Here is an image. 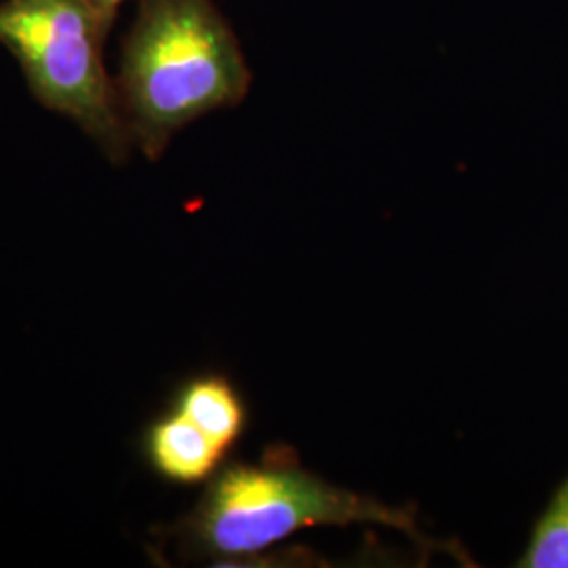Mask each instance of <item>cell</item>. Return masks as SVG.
<instances>
[{"label":"cell","instance_id":"6da1fadb","mask_svg":"<svg viewBox=\"0 0 568 568\" xmlns=\"http://www.w3.org/2000/svg\"><path fill=\"white\" fill-rule=\"evenodd\" d=\"M241 42L213 0H142L116 81L131 142L156 161L173 135L251 89Z\"/></svg>","mask_w":568,"mask_h":568},{"label":"cell","instance_id":"7a4b0ae2","mask_svg":"<svg viewBox=\"0 0 568 568\" xmlns=\"http://www.w3.org/2000/svg\"><path fill=\"white\" fill-rule=\"evenodd\" d=\"M110 28L91 0L0 4V44L20 61L34 98L77 122L112 163H121L133 142L103 61Z\"/></svg>","mask_w":568,"mask_h":568},{"label":"cell","instance_id":"3957f363","mask_svg":"<svg viewBox=\"0 0 568 568\" xmlns=\"http://www.w3.org/2000/svg\"><path fill=\"white\" fill-rule=\"evenodd\" d=\"M384 525L406 532L417 546H432L405 509L333 487L288 464L236 466L206 490L187 530L194 546L213 556H244L278 544L310 527Z\"/></svg>","mask_w":568,"mask_h":568},{"label":"cell","instance_id":"277c9868","mask_svg":"<svg viewBox=\"0 0 568 568\" xmlns=\"http://www.w3.org/2000/svg\"><path fill=\"white\" fill-rule=\"evenodd\" d=\"M148 448L154 467L178 483H196L206 478L220 464L225 450L201 427L185 419L182 413L152 427Z\"/></svg>","mask_w":568,"mask_h":568},{"label":"cell","instance_id":"5b68a950","mask_svg":"<svg viewBox=\"0 0 568 568\" xmlns=\"http://www.w3.org/2000/svg\"><path fill=\"white\" fill-rule=\"evenodd\" d=\"M180 413L222 448L230 447L243 432V405L220 377L199 379L185 387Z\"/></svg>","mask_w":568,"mask_h":568},{"label":"cell","instance_id":"8992f818","mask_svg":"<svg viewBox=\"0 0 568 568\" xmlns=\"http://www.w3.org/2000/svg\"><path fill=\"white\" fill-rule=\"evenodd\" d=\"M518 567L568 568V478L537 523Z\"/></svg>","mask_w":568,"mask_h":568},{"label":"cell","instance_id":"52a82bcc","mask_svg":"<svg viewBox=\"0 0 568 568\" xmlns=\"http://www.w3.org/2000/svg\"><path fill=\"white\" fill-rule=\"evenodd\" d=\"M91 2L98 7V11H100L103 18H105V21L112 26L116 13H119V9L122 7V2H126V0H91Z\"/></svg>","mask_w":568,"mask_h":568}]
</instances>
